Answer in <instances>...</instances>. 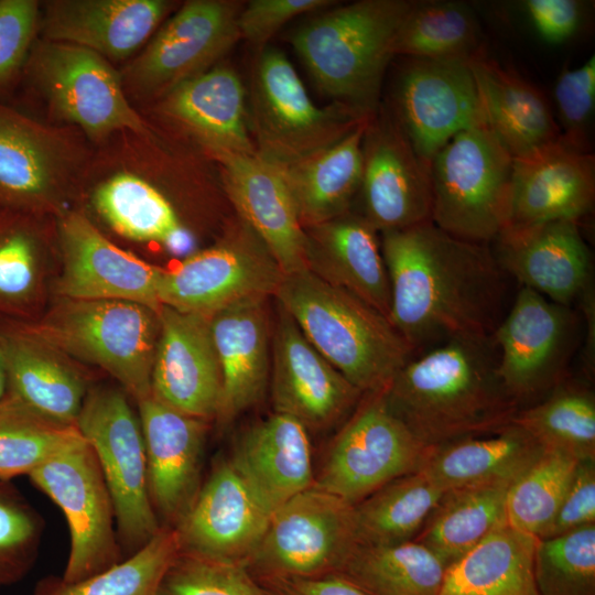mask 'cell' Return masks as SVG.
Wrapping results in <instances>:
<instances>
[{
  "instance_id": "cell-43",
  "label": "cell",
  "mask_w": 595,
  "mask_h": 595,
  "mask_svg": "<svg viewBox=\"0 0 595 595\" xmlns=\"http://www.w3.org/2000/svg\"><path fill=\"white\" fill-rule=\"evenodd\" d=\"M178 554L174 528L162 527L143 547L117 564L75 583L61 576H46L37 582L33 595H158Z\"/></svg>"
},
{
  "instance_id": "cell-8",
  "label": "cell",
  "mask_w": 595,
  "mask_h": 595,
  "mask_svg": "<svg viewBox=\"0 0 595 595\" xmlns=\"http://www.w3.org/2000/svg\"><path fill=\"white\" fill-rule=\"evenodd\" d=\"M431 448L391 411L383 390L364 393L331 441L314 486L354 506L389 482L420 470Z\"/></svg>"
},
{
  "instance_id": "cell-26",
  "label": "cell",
  "mask_w": 595,
  "mask_h": 595,
  "mask_svg": "<svg viewBox=\"0 0 595 595\" xmlns=\"http://www.w3.org/2000/svg\"><path fill=\"white\" fill-rule=\"evenodd\" d=\"M228 461L270 516L314 485L309 431L282 413L274 412L244 430Z\"/></svg>"
},
{
  "instance_id": "cell-45",
  "label": "cell",
  "mask_w": 595,
  "mask_h": 595,
  "mask_svg": "<svg viewBox=\"0 0 595 595\" xmlns=\"http://www.w3.org/2000/svg\"><path fill=\"white\" fill-rule=\"evenodd\" d=\"M577 463L569 455L544 451L510 485L506 498L507 523L539 539L558 512Z\"/></svg>"
},
{
  "instance_id": "cell-35",
  "label": "cell",
  "mask_w": 595,
  "mask_h": 595,
  "mask_svg": "<svg viewBox=\"0 0 595 595\" xmlns=\"http://www.w3.org/2000/svg\"><path fill=\"white\" fill-rule=\"evenodd\" d=\"M368 120L305 158L275 164L288 184L304 229L350 212L361 183L363 141Z\"/></svg>"
},
{
  "instance_id": "cell-36",
  "label": "cell",
  "mask_w": 595,
  "mask_h": 595,
  "mask_svg": "<svg viewBox=\"0 0 595 595\" xmlns=\"http://www.w3.org/2000/svg\"><path fill=\"white\" fill-rule=\"evenodd\" d=\"M538 538L508 523L446 567L440 595H539L533 576Z\"/></svg>"
},
{
  "instance_id": "cell-55",
  "label": "cell",
  "mask_w": 595,
  "mask_h": 595,
  "mask_svg": "<svg viewBox=\"0 0 595 595\" xmlns=\"http://www.w3.org/2000/svg\"><path fill=\"white\" fill-rule=\"evenodd\" d=\"M257 581L269 595H367L339 573L306 578L271 577Z\"/></svg>"
},
{
  "instance_id": "cell-34",
  "label": "cell",
  "mask_w": 595,
  "mask_h": 595,
  "mask_svg": "<svg viewBox=\"0 0 595 595\" xmlns=\"http://www.w3.org/2000/svg\"><path fill=\"white\" fill-rule=\"evenodd\" d=\"M162 109L192 131L210 154L257 153L246 125L245 90L231 68H209L182 83L165 95Z\"/></svg>"
},
{
  "instance_id": "cell-38",
  "label": "cell",
  "mask_w": 595,
  "mask_h": 595,
  "mask_svg": "<svg viewBox=\"0 0 595 595\" xmlns=\"http://www.w3.org/2000/svg\"><path fill=\"white\" fill-rule=\"evenodd\" d=\"M444 490L421 470L398 477L353 506L358 545H391L411 541Z\"/></svg>"
},
{
  "instance_id": "cell-39",
  "label": "cell",
  "mask_w": 595,
  "mask_h": 595,
  "mask_svg": "<svg viewBox=\"0 0 595 595\" xmlns=\"http://www.w3.org/2000/svg\"><path fill=\"white\" fill-rule=\"evenodd\" d=\"M482 51L476 13L461 1H413L392 46L393 56L465 63Z\"/></svg>"
},
{
  "instance_id": "cell-15",
  "label": "cell",
  "mask_w": 595,
  "mask_h": 595,
  "mask_svg": "<svg viewBox=\"0 0 595 595\" xmlns=\"http://www.w3.org/2000/svg\"><path fill=\"white\" fill-rule=\"evenodd\" d=\"M244 4L226 0H191L161 28L121 79L136 94L166 95L206 72L240 39Z\"/></svg>"
},
{
  "instance_id": "cell-10",
  "label": "cell",
  "mask_w": 595,
  "mask_h": 595,
  "mask_svg": "<svg viewBox=\"0 0 595 595\" xmlns=\"http://www.w3.org/2000/svg\"><path fill=\"white\" fill-rule=\"evenodd\" d=\"M357 545L353 505L312 486L271 513L245 566L257 580L338 573Z\"/></svg>"
},
{
  "instance_id": "cell-21",
  "label": "cell",
  "mask_w": 595,
  "mask_h": 595,
  "mask_svg": "<svg viewBox=\"0 0 595 595\" xmlns=\"http://www.w3.org/2000/svg\"><path fill=\"white\" fill-rule=\"evenodd\" d=\"M64 267L58 293L72 300H121L159 313L162 269L109 241L85 216L72 212L60 223Z\"/></svg>"
},
{
  "instance_id": "cell-20",
  "label": "cell",
  "mask_w": 595,
  "mask_h": 595,
  "mask_svg": "<svg viewBox=\"0 0 595 595\" xmlns=\"http://www.w3.org/2000/svg\"><path fill=\"white\" fill-rule=\"evenodd\" d=\"M269 518L228 458H219L191 508L174 527L180 553L245 564L260 542Z\"/></svg>"
},
{
  "instance_id": "cell-44",
  "label": "cell",
  "mask_w": 595,
  "mask_h": 595,
  "mask_svg": "<svg viewBox=\"0 0 595 595\" xmlns=\"http://www.w3.org/2000/svg\"><path fill=\"white\" fill-rule=\"evenodd\" d=\"M78 436L76 425L51 421L7 392L0 400V482L28 476Z\"/></svg>"
},
{
  "instance_id": "cell-2",
  "label": "cell",
  "mask_w": 595,
  "mask_h": 595,
  "mask_svg": "<svg viewBox=\"0 0 595 595\" xmlns=\"http://www.w3.org/2000/svg\"><path fill=\"white\" fill-rule=\"evenodd\" d=\"M490 337H456L413 356L383 390L391 411L436 447L512 422L520 404L498 375Z\"/></svg>"
},
{
  "instance_id": "cell-40",
  "label": "cell",
  "mask_w": 595,
  "mask_h": 595,
  "mask_svg": "<svg viewBox=\"0 0 595 595\" xmlns=\"http://www.w3.org/2000/svg\"><path fill=\"white\" fill-rule=\"evenodd\" d=\"M446 566L413 540L356 545L338 572L367 595H440Z\"/></svg>"
},
{
  "instance_id": "cell-33",
  "label": "cell",
  "mask_w": 595,
  "mask_h": 595,
  "mask_svg": "<svg viewBox=\"0 0 595 595\" xmlns=\"http://www.w3.org/2000/svg\"><path fill=\"white\" fill-rule=\"evenodd\" d=\"M543 452L526 430L511 422L485 434L432 447L420 470L444 491L511 485Z\"/></svg>"
},
{
  "instance_id": "cell-5",
  "label": "cell",
  "mask_w": 595,
  "mask_h": 595,
  "mask_svg": "<svg viewBox=\"0 0 595 595\" xmlns=\"http://www.w3.org/2000/svg\"><path fill=\"white\" fill-rule=\"evenodd\" d=\"M17 323L52 349L105 369L136 400L151 393L160 331L153 310L121 300L66 299L37 323Z\"/></svg>"
},
{
  "instance_id": "cell-56",
  "label": "cell",
  "mask_w": 595,
  "mask_h": 595,
  "mask_svg": "<svg viewBox=\"0 0 595 595\" xmlns=\"http://www.w3.org/2000/svg\"><path fill=\"white\" fill-rule=\"evenodd\" d=\"M8 390V378L4 357L0 345V400L6 396Z\"/></svg>"
},
{
  "instance_id": "cell-4",
  "label": "cell",
  "mask_w": 595,
  "mask_h": 595,
  "mask_svg": "<svg viewBox=\"0 0 595 595\" xmlns=\"http://www.w3.org/2000/svg\"><path fill=\"white\" fill-rule=\"evenodd\" d=\"M413 1L360 0L301 25L291 43L318 88L337 104L371 117L392 60L396 33Z\"/></svg>"
},
{
  "instance_id": "cell-18",
  "label": "cell",
  "mask_w": 595,
  "mask_h": 595,
  "mask_svg": "<svg viewBox=\"0 0 595 595\" xmlns=\"http://www.w3.org/2000/svg\"><path fill=\"white\" fill-rule=\"evenodd\" d=\"M269 381L274 412L294 418L307 431L333 426L364 394L315 349L281 306Z\"/></svg>"
},
{
  "instance_id": "cell-47",
  "label": "cell",
  "mask_w": 595,
  "mask_h": 595,
  "mask_svg": "<svg viewBox=\"0 0 595 595\" xmlns=\"http://www.w3.org/2000/svg\"><path fill=\"white\" fill-rule=\"evenodd\" d=\"M533 576L539 595H595V523L538 539Z\"/></svg>"
},
{
  "instance_id": "cell-11",
  "label": "cell",
  "mask_w": 595,
  "mask_h": 595,
  "mask_svg": "<svg viewBox=\"0 0 595 595\" xmlns=\"http://www.w3.org/2000/svg\"><path fill=\"white\" fill-rule=\"evenodd\" d=\"M252 106L257 153L278 165L331 145L370 118L339 104L315 106L291 62L273 47L258 58Z\"/></svg>"
},
{
  "instance_id": "cell-16",
  "label": "cell",
  "mask_w": 595,
  "mask_h": 595,
  "mask_svg": "<svg viewBox=\"0 0 595 595\" xmlns=\"http://www.w3.org/2000/svg\"><path fill=\"white\" fill-rule=\"evenodd\" d=\"M404 58L393 117L429 165L454 136L484 123L477 88L468 63Z\"/></svg>"
},
{
  "instance_id": "cell-50",
  "label": "cell",
  "mask_w": 595,
  "mask_h": 595,
  "mask_svg": "<svg viewBox=\"0 0 595 595\" xmlns=\"http://www.w3.org/2000/svg\"><path fill=\"white\" fill-rule=\"evenodd\" d=\"M556 122L566 143L591 151L588 130L595 106V56L575 68H563L554 86Z\"/></svg>"
},
{
  "instance_id": "cell-23",
  "label": "cell",
  "mask_w": 595,
  "mask_h": 595,
  "mask_svg": "<svg viewBox=\"0 0 595 595\" xmlns=\"http://www.w3.org/2000/svg\"><path fill=\"white\" fill-rule=\"evenodd\" d=\"M151 375V393L185 414L215 420L221 398V371L209 317L162 305Z\"/></svg>"
},
{
  "instance_id": "cell-37",
  "label": "cell",
  "mask_w": 595,
  "mask_h": 595,
  "mask_svg": "<svg viewBox=\"0 0 595 595\" xmlns=\"http://www.w3.org/2000/svg\"><path fill=\"white\" fill-rule=\"evenodd\" d=\"M509 487L484 485L444 491L413 541L423 544L448 567L507 523Z\"/></svg>"
},
{
  "instance_id": "cell-7",
  "label": "cell",
  "mask_w": 595,
  "mask_h": 595,
  "mask_svg": "<svg viewBox=\"0 0 595 595\" xmlns=\"http://www.w3.org/2000/svg\"><path fill=\"white\" fill-rule=\"evenodd\" d=\"M109 489L120 545L129 555L162 528L148 486L143 434L127 396L113 388L88 390L76 422Z\"/></svg>"
},
{
  "instance_id": "cell-31",
  "label": "cell",
  "mask_w": 595,
  "mask_h": 595,
  "mask_svg": "<svg viewBox=\"0 0 595 595\" xmlns=\"http://www.w3.org/2000/svg\"><path fill=\"white\" fill-rule=\"evenodd\" d=\"M468 66L473 73L484 125L513 159L556 142L561 131L543 93L482 51Z\"/></svg>"
},
{
  "instance_id": "cell-19",
  "label": "cell",
  "mask_w": 595,
  "mask_h": 595,
  "mask_svg": "<svg viewBox=\"0 0 595 595\" xmlns=\"http://www.w3.org/2000/svg\"><path fill=\"white\" fill-rule=\"evenodd\" d=\"M136 401L145 446L150 499L161 526L174 528L203 484L209 421L180 412L152 393Z\"/></svg>"
},
{
  "instance_id": "cell-49",
  "label": "cell",
  "mask_w": 595,
  "mask_h": 595,
  "mask_svg": "<svg viewBox=\"0 0 595 595\" xmlns=\"http://www.w3.org/2000/svg\"><path fill=\"white\" fill-rule=\"evenodd\" d=\"M158 595H269L245 564L180 553Z\"/></svg>"
},
{
  "instance_id": "cell-14",
  "label": "cell",
  "mask_w": 595,
  "mask_h": 595,
  "mask_svg": "<svg viewBox=\"0 0 595 595\" xmlns=\"http://www.w3.org/2000/svg\"><path fill=\"white\" fill-rule=\"evenodd\" d=\"M577 317L571 306L521 286L491 335L498 375L520 404L563 381Z\"/></svg>"
},
{
  "instance_id": "cell-46",
  "label": "cell",
  "mask_w": 595,
  "mask_h": 595,
  "mask_svg": "<svg viewBox=\"0 0 595 595\" xmlns=\"http://www.w3.org/2000/svg\"><path fill=\"white\" fill-rule=\"evenodd\" d=\"M41 247L30 214L0 207V314L24 315L34 302Z\"/></svg>"
},
{
  "instance_id": "cell-42",
  "label": "cell",
  "mask_w": 595,
  "mask_h": 595,
  "mask_svg": "<svg viewBox=\"0 0 595 595\" xmlns=\"http://www.w3.org/2000/svg\"><path fill=\"white\" fill-rule=\"evenodd\" d=\"M93 203L120 235L140 241L180 245L184 231L169 201L149 182L118 173L95 191Z\"/></svg>"
},
{
  "instance_id": "cell-24",
  "label": "cell",
  "mask_w": 595,
  "mask_h": 595,
  "mask_svg": "<svg viewBox=\"0 0 595 595\" xmlns=\"http://www.w3.org/2000/svg\"><path fill=\"white\" fill-rule=\"evenodd\" d=\"M595 199V158L562 138L513 159L505 228L556 220L581 224Z\"/></svg>"
},
{
  "instance_id": "cell-48",
  "label": "cell",
  "mask_w": 595,
  "mask_h": 595,
  "mask_svg": "<svg viewBox=\"0 0 595 595\" xmlns=\"http://www.w3.org/2000/svg\"><path fill=\"white\" fill-rule=\"evenodd\" d=\"M43 521L11 482H0V586L21 581L37 558Z\"/></svg>"
},
{
  "instance_id": "cell-53",
  "label": "cell",
  "mask_w": 595,
  "mask_h": 595,
  "mask_svg": "<svg viewBox=\"0 0 595 595\" xmlns=\"http://www.w3.org/2000/svg\"><path fill=\"white\" fill-rule=\"evenodd\" d=\"M595 523V461H580L552 522L539 539Z\"/></svg>"
},
{
  "instance_id": "cell-41",
  "label": "cell",
  "mask_w": 595,
  "mask_h": 595,
  "mask_svg": "<svg viewBox=\"0 0 595 595\" xmlns=\"http://www.w3.org/2000/svg\"><path fill=\"white\" fill-rule=\"evenodd\" d=\"M512 422L543 451L595 461V398L581 385L563 380L543 400L519 409Z\"/></svg>"
},
{
  "instance_id": "cell-51",
  "label": "cell",
  "mask_w": 595,
  "mask_h": 595,
  "mask_svg": "<svg viewBox=\"0 0 595 595\" xmlns=\"http://www.w3.org/2000/svg\"><path fill=\"white\" fill-rule=\"evenodd\" d=\"M35 0H0V91L12 86L26 65L40 26Z\"/></svg>"
},
{
  "instance_id": "cell-29",
  "label": "cell",
  "mask_w": 595,
  "mask_h": 595,
  "mask_svg": "<svg viewBox=\"0 0 595 595\" xmlns=\"http://www.w3.org/2000/svg\"><path fill=\"white\" fill-rule=\"evenodd\" d=\"M57 137L0 102V207L31 215L57 196L71 166Z\"/></svg>"
},
{
  "instance_id": "cell-25",
  "label": "cell",
  "mask_w": 595,
  "mask_h": 595,
  "mask_svg": "<svg viewBox=\"0 0 595 595\" xmlns=\"http://www.w3.org/2000/svg\"><path fill=\"white\" fill-rule=\"evenodd\" d=\"M227 194L283 274L306 270L307 237L288 184L274 163L258 153H212Z\"/></svg>"
},
{
  "instance_id": "cell-3",
  "label": "cell",
  "mask_w": 595,
  "mask_h": 595,
  "mask_svg": "<svg viewBox=\"0 0 595 595\" xmlns=\"http://www.w3.org/2000/svg\"><path fill=\"white\" fill-rule=\"evenodd\" d=\"M274 296L315 349L363 393L385 390L414 356L388 317L307 269L283 274Z\"/></svg>"
},
{
  "instance_id": "cell-28",
  "label": "cell",
  "mask_w": 595,
  "mask_h": 595,
  "mask_svg": "<svg viewBox=\"0 0 595 595\" xmlns=\"http://www.w3.org/2000/svg\"><path fill=\"white\" fill-rule=\"evenodd\" d=\"M267 298H252L209 317L221 371V398L216 422L226 426L263 397L270 379Z\"/></svg>"
},
{
  "instance_id": "cell-12",
  "label": "cell",
  "mask_w": 595,
  "mask_h": 595,
  "mask_svg": "<svg viewBox=\"0 0 595 595\" xmlns=\"http://www.w3.org/2000/svg\"><path fill=\"white\" fill-rule=\"evenodd\" d=\"M25 66L55 111L90 137L118 130L149 133L125 95L121 75L101 55L44 40L32 47Z\"/></svg>"
},
{
  "instance_id": "cell-9",
  "label": "cell",
  "mask_w": 595,
  "mask_h": 595,
  "mask_svg": "<svg viewBox=\"0 0 595 595\" xmlns=\"http://www.w3.org/2000/svg\"><path fill=\"white\" fill-rule=\"evenodd\" d=\"M64 513L71 548L63 575L75 583L122 559L112 499L98 461L78 436L28 475Z\"/></svg>"
},
{
  "instance_id": "cell-27",
  "label": "cell",
  "mask_w": 595,
  "mask_h": 595,
  "mask_svg": "<svg viewBox=\"0 0 595 595\" xmlns=\"http://www.w3.org/2000/svg\"><path fill=\"white\" fill-rule=\"evenodd\" d=\"M172 7L166 0H53L39 28L45 41L119 60L136 52Z\"/></svg>"
},
{
  "instance_id": "cell-1",
  "label": "cell",
  "mask_w": 595,
  "mask_h": 595,
  "mask_svg": "<svg viewBox=\"0 0 595 595\" xmlns=\"http://www.w3.org/2000/svg\"><path fill=\"white\" fill-rule=\"evenodd\" d=\"M389 321L413 353L456 337H490L505 316L507 273L490 245L432 221L382 234Z\"/></svg>"
},
{
  "instance_id": "cell-6",
  "label": "cell",
  "mask_w": 595,
  "mask_h": 595,
  "mask_svg": "<svg viewBox=\"0 0 595 595\" xmlns=\"http://www.w3.org/2000/svg\"><path fill=\"white\" fill-rule=\"evenodd\" d=\"M513 158L482 125L454 136L429 163L431 221L450 235L491 245L506 226Z\"/></svg>"
},
{
  "instance_id": "cell-17",
  "label": "cell",
  "mask_w": 595,
  "mask_h": 595,
  "mask_svg": "<svg viewBox=\"0 0 595 595\" xmlns=\"http://www.w3.org/2000/svg\"><path fill=\"white\" fill-rule=\"evenodd\" d=\"M375 113L363 141L361 216L381 234L431 221L429 165L393 116L377 120Z\"/></svg>"
},
{
  "instance_id": "cell-32",
  "label": "cell",
  "mask_w": 595,
  "mask_h": 595,
  "mask_svg": "<svg viewBox=\"0 0 595 595\" xmlns=\"http://www.w3.org/2000/svg\"><path fill=\"white\" fill-rule=\"evenodd\" d=\"M0 345L7 392L51 421L76 425L88 392L80 375L51 347L23 332L17 322L0 324Z\"/></svg>"
},
{
  "instance_id": "cell-30",
  "label": "cell",
  "mask_w": 595,
  "mask_h": 595,
  "mask_svg": "<svg viewBox=\"0 0 595 595\" xmlns=\"http://www.w3.org/2000/svg\"><path fill=\"white\" fill-rule=\"evenodd\" d=\"M307 270L388 317L390 283L377 230L350 212L305 228Z\"/></svg>"
},
{
  "instance_id": "cell-54",
  "label": "cell",
  "mask_w": 595,
  "mask_h": 595,
  "mask_svg": "<svg viewBox=\"0 0 595 595\" xmlns=\"http://www.w3.org/2000/svg\"><path fill=\"white\" fill-rule=\"evenodd\" d=\"M524 11L547 43L561 44L572 39L583 19V6L576 0H527Z\"/></svg>"
},
{
  "instance_id": "cell-22",
  "label": "cell",
  "mask_w": 595,
  "mask_h": 595,
  "mask_svg": "<svg viewBox=\"0 0 595 595\" xmlns=\"http://www.w3.org/2000/svg\"><path fill=\"white\" fill-rule=\"evenodd\" d=\"M580 223L556 220L505 228L491 242L508 277L552 302L571 306L592 288V256Z\"/></svg>"
},
{
  "instance_id": "cell-13",
  "label": "cell",
  "mask_w": 595,
  "mask_h": 595,
  "mask_svg": "<svg viewBox=\"0 0 595 595\" xmlns=\"http://www.w3.org/2000/svg\"><path fill=\"white\" fill-rule=\"evenodd\" d=\"M282 278L269 250L244 224L218 245L162 270L158 298L161 305L210 317L240 301L274 295Z\"/></svg>"
},
{
  "instance_id": "cell-52",
  "label": "cell",
  "mask_w": 595,
  "mask_h": 595,
  "mask_svg": "<svg viewBox=\"0 0 595 595\" xmlns=\"http://www.w3.org/2000/svg\"><path fill=\"white\" fill-rule=\"evenodd\" d=\"M331 0H251L238 17L240 37L263 45L293 18L333 6Z\"/></svg>"
}]
</instances>
